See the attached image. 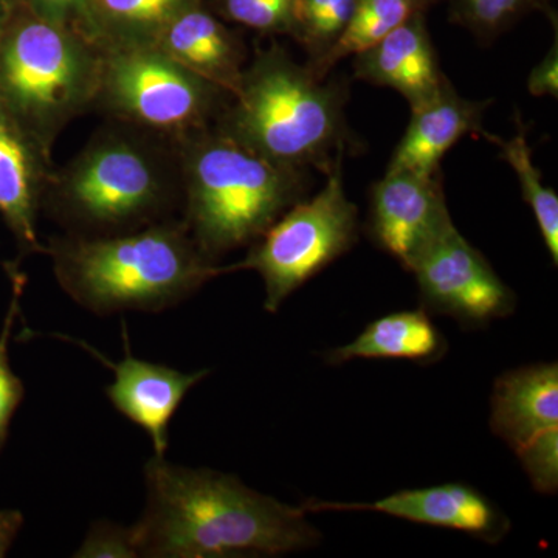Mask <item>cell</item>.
Listing matches in <instances>:
<instances>
[{
  "mask_svg": "<svg viewBox=\"0 0 558 558\" xmlns=\"http://www.w3.org/2000/svg\"><path fill=\"white\" fill-rule=\"evenodd\" d=\"M145 483L148 501L134 524L142 557H275L322 542L301 506L259 494L229 473L156 454L146 462Z\"/></svg>",
  "mask_w": 558,
  "mask_h": 558,
  "instance_id": "cell-1",
  "label": "cell"
},
{
  "mask_svg": "<svg viewBox=\"0 0 558 558\" xmlns=\"http://www.w3.org/2000/svg\"><path fill=\"white\" fill-rule=\"evenodd\" d=\"M180 209L178 143L116 121L54 168L43 204L64 234L81 238L131 233L180 218Z\"/></svg>",
  "mask_w": 558,
  "mask_h": 558,
  "instance_id": "cell-2",
  "label": "cell"
},
{
  "mask_svg": "<svg viewBox=\"0 0 558 558\" xmlns=\"http://www.w3.org/2000/svg\"><path fill=\"white\" fill-rule=\"evenodd\" d=\"M46 255L61 289L98 317L124 311L157 314L226 275V266L202 253L180 218L116 236L61 234L47 241Z\"/></svg>",
  "mask_w": 558,
  "mask_h": 558,
  "instance_id": "cell-3",
  "label": "cell"
},
{
  "mask_svg": "<svg viewBox=\"0 0 558 558\" xmlns=\"http://www.w3.org/2000/svg\"><path fill=\"white\" fill-rule=\"evenodd\" d=\"M344 102L343 84L318 78L274 44L247 61L215 124L275 163L328 174L355 143Z\"/></svg>",
  "mask_w": 558,
  "mask_h": 558,
  "instance_id": "cell-4",
  "label": "cell"
},
{
  "mask_svg": "<svg viewBox=\"0 0 558 558\" xmlns=\"http://www.w3.org/2000/svg\"><path fill=\"white\" fill-rule=\"evenodd\" d=\"M179 148L180 219L213 263L252 245L306 197V170L259 156L216 124L186 138Z\"/></svg>",
  "mask_w": 558,
  "mask_h": 558,
  "instance_id": "cell-5",
  "label": "cell"
},
{
  "mask_svg": "<svg viewBox=\"0 0 558 558\" xmlns=\"http://www.w3.org/2000/svg\"><path fill=\"white\" fill-rule=\"evenodd\" d=\"M101 51L73 25L20 3L0 46V102L53 153L73 120L92 112Z\"/></svg>",
  "mask_w": 558,
  "mask_h": 558,
  "instance_id": "cell-6",
  "label": "cell"
},
{
  "mask_svg": "<svg viewBox=\"0 0 558 558\" xmlns=\"http://www.w3.org/2000/svg\"><path fill=\"white\" fill-rule=\"evenodd\" d=\"M92 112L171 142H185L218 120L230 95L156 46L100 50Z\"/></svg>",
  "mask_w": 558,
  "mask_h": 558,
  "instance_id": "cell-7",
  "label": "cell"
},
{
  "mask_svg": "<svg viewBox=\"0 0 558 558\" xmlns=\"http://www.w3.org/2000/svg\"><path fill=\"white\" fill-rule=\"evenodd\" d=\"M341 165L343 160L337 161L326 174L317 196L289 208L253 242L244 259L226 266V274L259 275L266 290L264 310L270 314L357 242L359 208L348 199Z\"/></svg>",
  "mask_w": 558,
  "mask_h": 558,
  "instance_id": "cell-8",
  "label": "cell"
},
{
  "mask_svg": "<svg viewBox=\"0 0 558 558\" xmlns=\"http://www.w3.org/2000/svg\"><path fill=\"white\" fill-rule=\"evenodd\" d=\"M488 424L519 458L532 487L539 494H557V363H535L501 374L492 389Z\"/></svg>",
  "mask_w": 558,
  "mask_h": 558,
  "instance_id": "cell-9",
  "label": "cell"
},
{
  "mask_svg": "<svg viewBox=\"0 0 558 558\" xmlns=\"http://www.w3.org/2000/svg\"><path fill=\"white\" fill-rule=\"evenodd\" d=\"M410 271L416 278L422 307L454 319L462 328H487L515 311L513 290L454 226L418 256Z\"/></svg>",
  "mask_w": 558,
  "mask_h": 558,
  "instance_id": "cell-10",
  "label": "cell"
},
{
  "mask_svg": "<svg viewBox=\"0 0 558 558\" xmlns=\"http://www.w3.org/2000/svg\"><path fill=\"white\" fill-rule=\"evenodd\" d=\"M451 226L439 174L387 170L371 189V238L405 270Z\"/></svg>",
  "mask_w": 558,
  "mask_h": 558,
  "instance_id": "cell-11",
  "label": "cell"
},
{
  "mask_svg": "<svg viewBox=\"0 0 558 558\" xmlns=\"http://www.w3.org/2000/svg\"><path fill=\"white\" fill-rule=\"evenodd\" d=\"M304 512H376L424 526L462 532L487 543H498L510 531V521L478 488L446 483L399 490L371 502L306 499Z\"/></svg>",
  "mask_w": 558,
  "mask_h": 558,
  "instance_id": "cell-12",
  "label": "cell"
},
{
  "mask_svg": "<svg viewBox=\"0 0 558 558\" xmlns=\"http://www.w3.org/2000/svg\"><path fill=\"white\" fill-rule=\"evenodd\" d=\"M51 337H61V339L80 344L98 362L112 369L116 380L105 389L110 403L124 417L145 429L153 440L157 457H165L168 446H170L168 428H170L171 418L174 417L180 403L183 402L191 389L208 376L209 369L185 374L167 365L135 359L131 352L124 322V357L117 363L110 362L100 351L89 347L86 341L60 336V333H53Z\"/></svg>",
  "mask_w": 558,
  "mask_h": 558,
  "instance_id": "cell-13",
  "label": "cell"
},
{
  "mask_svg": "<svg viewBox=\"0 0 558 558\" xmlns=\"http://www.w3.org/2000/svg\"><path fill=\"white\" fill-rule=\"evenodd\" d=\"M51 156L53 153L0 102V218L22 256L46 255L38 219L54 171Z\"/></svg>",
  "mask_w": 558,
  "mask_h": 558,
  "instance_id": "cell-14",
  "label": "cell"
},
{
  "mask_svg": "<svg viewBox=\"0 0 558 558\" xmlns=\"http://www.w3.org/2000/svg\"><path fill=\"white\" fill-rule=\"evenodd\" d=\"M352 69L355 78L398 92L411 109L432 100L447 80L418 11L376 46L355 54Z\"/></svg>",
  "mask_w": 558,
  "mask_h": 558,
  "instance_id": "cell-15",
  "label": "cell"
},
{
  "mask_svg": "<svg viewBox=\"0 0 558 558\" xmlns=\"http://www.w3.org/2000/svg\"><path fill=\"white\" fill-rule=\"evenodd\" d=\"M490 101L465 100L449 80L432 100L416 109L409 130L389 160L388 171L409 170L418 174H439L447 150L468 134L483 132L484 110Z\"/></svg>",
  "mask_w": 558,
  "mask_h": 558,
  "instance_id": "cell-16",
  "label": "cell"
},
{
  "mask_svg": "<svg viewBox=\"0 0 558 558\" xmlns=\"http://www.w3.org/2000/svg\"><path fill=\"white\" fill-rule=\"evenodd\" d=\"M154 46L229 95L247 65L244 44L202 3L175 17Z\"/></svg>",
  "mask_w": 558,
  "mask_h": 558,
  "instance_id": "cell-17",
  "label": "cell"
},
{
  "mask_svg": "<svg viewBox=\"0 0 558 558\" xmlns=\"http://www.w3.org/2000/svg\"><path fill=\"white\" fill-rule=\"evenodd\" d=\"M449 343L422 310L392 312L371 322L354 340L330 349V365L354 360H407L417 365H433L447 354Z\"/></svg>",
  "mask_w": 558,
  "mask_h": 558,
  "instance_id": "cell-18",
  "label": "cell"
},
{
  "mask_svg": "<svg viewBox=\"0 0 558 558\" xmlns=\"http://www.w3.org/2000/svg\"><path fill=\"white\" fill-rule=\"evenodd\" d=\"M202 0H86L73 27L98 50L154 46L161 32Z\"/></svg>",
  "mask_w": 558,
  "mask_h": 558,
  "instance_id": "cell-19",
  "label": "cell"
},
{
  "mask_svg": "<svg viewBox=\"0 0 558 558\" xmlns=\"http://www.w3.org/2000/svg\"><path fill=\"white\" fill-rule=\"evenodd\" d=\"M421 0H357L341 32L328 53L314 65H307L318 76L328 78L330 69L348 57H355L380 43L396 27L418 11Z\"/></svg>",
  "mask_w": 558,
  "mask_h": 558,
  "instance_id": "cell-20",
  "label": "cell"
},
{
  "mask_svg": "<svg viewBox=\"0 0 558 558\" xmlns=\"http://www.w3.org/2000/svg\"><path fill=\"white\" fill-rule=\"evenodd\" d=\"M517 134L509 140L483 131L481 135L497 145L502 160L515 171L521 194L537 220L539 233L548 248L554 266H558V197L556 191L543 185L542 172L532 160V149L527 142V128L517 113Z\"/></svg>",
  "mask_w": 558,
  "mask_h": 558,
  "instance_id": "cell-21",
  "label": "cell"
},
{
  "mask_svg": "<svg viewBox=\"0 0 558 558\" xmlns=\"http://www.w3.org/2000/svg\"><path fill=\"white\" fill-rule=\"evenodd\" d=\"M357 0H295L292 35L317 64L347 27Z\"/></svg>",
  "mask_w": 558,
  "mask_h": 558,
  "instance_id": "cell-22",
  "label": "cell"
},
{
  "mask_svg": "<svg viewBox=\"0 0 558 558\" xmlns=\"http://www.w3.org/2000/svg\"><path fill=\"white\" fill-rule=\"evenodd\" d=\"M9 271L11 281H13V300H11L9 314L3 322L2 332H0V451L9 439L11 418L20 409L25 396L24 384L11 369L9 357L11 330H13L14 322L20 317V299L25 278L14 266H9Z\"/></svg>",
  "mask_w": 558,
  "mask_h": 558,
  "instance_id": "cell-23",
  "label": "cell"
},
{
  "mask_svg": "<svg viewBox=\"0 0 558 558\" xmlns=\"http://www.w3.org/2000/svg\"><path fill=\"white\" fill-rule=\"evenodd\" d=\"M230 21L260 33L293 32L295 0H222Z\"/></svg>",
  "mask_w": 558,
  "mask_h": 558,
  "instance_id": "cell-24",
  "label": "cell"
},
{
  "mask_svg": "<svg viewBox=\"0 0 558 558\" xmlns=\"http://www.w3.org/2000/svg\"><path fill=\"white\" fill-rule=\"evenodd\" d=\"M535 0H458V17L481 38H492Z\"/></svg>",
  "mask_w": 558,
  "mask_h": 558,
  "instance_id": "cell-25",
  "label": "cell"
},
{
  "mask_svg": "<svg viewBox=\"0 0 558 558\" xmlns=\"http://www.w3.org/2000/svg\"><path fill=\"white\" fill-rule=\"evenodd\" d=\"M76 558H137L140 546L134 526H120L100 520L92 524L83 545L73 554Z\"/></svg>",
  "mask_w": 558,
  "mask_h": 558,
  "instance_id": "cell-26",
  "label": "cell"
},
{
  "mask_svg": "<svg viewBox=\"0 0 558 558\" xmlns=\"http://www.w3.org/2000/svg\"><path fill=\"white\" fill-rule=\"evenodd\" d=\"M527 90L534 97H554L558 95V43L554 40L546 57L535 65L527 78Z\"/></svg>",
  "mask_w": 558,
  "mask_h": 558,
  "instance_id": "cell-27",
  "label": "cell"
},
{
  "mask_svg": "<svg viewBox=\"0 0 558 558\" xmlns=\"http://www.w3.org/2000/svg\"><path fill=\"white\" fill-rule=\"evenodd\" d=\"M21 3L44 20L75 25L86 0H21Z\"/></svg>",
  "mask_w": 558,
  "mask_h": 558,
  "instance_id": "cell-28",
  "label": "cell"
},
{
  "mask_svg": "<svg viewBox=\"0 0 558 558\" xmlns=\"http://www.w3.org/2000/svg\"><path fill=\"white\" fill-rule=\"evenodd\" d=\"M24 524L20 510H0V558L7 556Z\"/></svg>",
  "mask_w": 558,
  "mask_h": 558,
  "instance_id": "cell-29",
  "label": "cell"
},
{
  "mask_svg": "<svg viewBox=\"0 0 558 558\" xmlns=\"http://www.w3.org/2000/svg\"><path fill=\"white\" fill-rule=\"evenodd\" d=\"M21 0H0V46L9 31L10 22L13 21L14 14L20 9Z\"/></svg>",
  "mask_w": 558,
  "mask_h": 558,
  "instance_id": "cell-30",
  "label": "cell"
}]
</instances>
